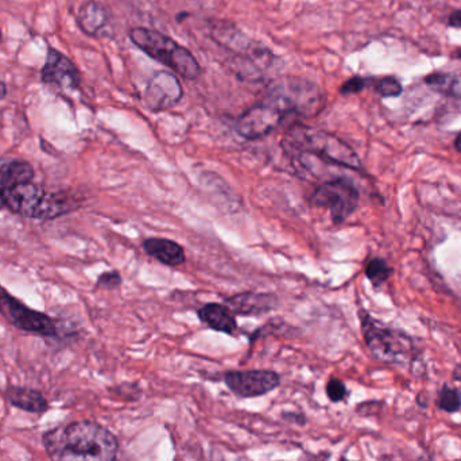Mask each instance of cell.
<instances>
[{
  "instance_id": "obj_17",
  "label": "cell",
  "mask_w": 461,
  "mask_h": 461,
  "mask_svg": "<svg viewBox=\"0 0 461 461\" xmlns=\"http://www.w3.org/2000/svg\"><path fill=\"white\" fill-rule=\"evenodd\" d=\"M108 23V13L97 2H88L77 14V24L86 34L97 35Z\"/></svg>"
},
{
  "instance_id": "obj_12",
  "label": "cell",
  "mask_w": 461,
  "mask_h": 461,
  "mask_svg": "<svg viewBox=\"0 0 461 461\" xmlns=\"http://www.w3.org/2000/svg\"><path fill=\"white\" fill-rule=\"evenodd\" d=\"M41 78L46 86L75 91L80 86L81 76L76 65L67 56L50 48L46 56L45 65L41 70Z\"/></svg>"
},
{
  "instance_id": "obj_10",
  "label": "cell",
  "mask_w": 461,
  "mask_h": 461,
  "mask_svg": "<svg viewBox=\"0 0 461 461\" xmlns=\"http://www.w3.org/2000/svg\"><path fill=\"white\" fill-rule=\"evenodd\" d=\"M224 383L240 398H257L281 386V376L274 371H230L224 375Z\"/></svg>"
},
{
  "instance_id": "obj_16",
  "label": "cell",
  "mask_w": 461,
  "mask_h": 461,
  "mask_svg": "<svg viewBox=\"0 0 461 461\" xmlns=\"http://www.w3.org/2000/svg\"><path fill=\"white\" fill-rule=\"evenodd\" d=\"M8 402L14 408L32 414H43L49 410V402L42 392L27 387L10 386L5 392Z\"/></svg>"
},
{
  "instance_id": "obj_6",
  "label": "cell",
  "mask_w": 461,
  "mask_h": 461,
  "mask_svg": "<svg viewBox=\"0 0 461 461\" xmlns=\"http://www.w3.org/2000/svg\"><path fill=\"white\" fill-rule=\"evenodd\" d=\"M267 97L287 116L311 118L316 116L324 107V97L319 87L303 78L282 80L268 92Z\"/></svg>"
},
{
  "instance_id": "obj_4",
  "label": "cell",
  "mask_w": 461,
  "mask_h": 461,
  "mask_svg": "<svg viewBox=\"0 0 461 461\" xmlns=\"http://www.w3.org/2000/svg\"><path fill=\"white\" fill-rule=\"evenodd\" d=\"M129 37L137 48L181 78L194 80L202 73V67L192 51L161 32L148 27H134L130 30Z\"/></svg>"
},
{
  "instance_id": "obj_8",
  "label": "cell",
  "mask_w": 461,
  "mask_h": 461,
  "mask_svg": "<svg viewBox=\"0 0 461 461\" xmlns=\"http://www.w3.org/2000/svg\"><path fill=\"white\" fill-rule=\"evenodd\" d=\"M0 314L8 324L16 329L41 337H54L59 333L56 322L41 311L32 310L21 300L11 295L5 287L0 286Z\"/></svg>"
},
{
  "instance_id": "obj_3",
  "label": "cell",
  "mask_w": 461,
  "mask_h": 461,
  "mask_svg": "<svg viewBox=\"0 0 461 461\" xmlns=\"http://www.w3.org/2000/svg\"><path fill=\"white\" fill-rule=\"evenodd\" d=\"M282 146L293 161L312 156L325 164L362 171V162L351 146L336 135L316 127L295 124L285 135Z\"/></svg>"
},
{
  "instance_id": "obj_26",
  "label": "cell",
  "mask_w": 461,
  "mask_h": 461,
  "mask_svg": "<svg viewBox=\"0 0 461 461\" xmlns=\"http://www.w3.org/2000/svg\"><path fill=\"white\" fill-rule=\"evenodd\" d=\"M5 95H7V87L0 81V100L5 99Z\"/></svg>"
},
{
  "instance_id": "obj_28",
  "label": "cell",
  "mask_w": 461,
  "mask_h": 461,
  "mask_svg": "<svg viewBox=\"0 0 461 461\" xmlns=\"http://www.w3.org/2000/svg\"><path fill=\"white\" fill-rule=\"evenodd\" d=\"M452 59L460 60L461 61V48L456 49V51H454V53L451 54Z\"/></svg>"
},
{
  "instance_id": "obj_23",
  "label": "cell",
  "mask_w": 461,
  "mask_h": 461,
  "mask_svg": "<svg viewBox=\"0 0 461 461\" xmlns=\"http://www.w3.org/2000/svg\"><path fill=\"white\" fill-rule=\"evenodd\" d=\"M122 284V276L118 271L102 273L97 279V289L113 290L118 289Z\"/></svg>"
},
{
  "instance_id": "obj_5",
  "label": "cell",
  "mask_w": 461,
  "mask_h": 461,
  "mask_svg": "<svg viewBox=\"0 0 461 461\" xmlns=\"http://www.w3.org/2000/svg\"><path fill=\"white\" fill-rule=\"evenodd\" d=\"M363 337L371 354L390 364H408L413 355L411 337L400 330L390 329L366 313L359 311Z\"/></svg>"
},
{
  "instance_id": "obj_27",
  "label": "cell",
  "mask_w": 461,
  "mask_h": 461,
  "mask_svg": "<svg viewBox=\"0 0 461 461\" xmlns=\"http://www.w3.org/2000/svg\"><path fill=\"white\" fill-rule=\"evenodd\" d=\"M455 149L461 154V133L457 135L456 140H455Z\"/></svg>"
},
{
  "instance_id": "obj_13",
  "label": "cell",
  "mask_w": 461,
  "mask_h": 461,
  "mask_svg": "<svg viewBox=\"0 0 461 461\" xmlns=\"http://www.w3.org/2000/svg\"><path fill=\"white\" fill-rule=\"evenodd\" d=\"M233 314L239 316H259L270 313L278 306V298L273 294H258V292H241L226 300Z\"/></svg>"
},
{
  "instance_id": "obj_7",
  "label": "cell",
  "mask_w": 461,
  "mask_h": 461,
  "mask_svg": "<svg viewBox=\"0 0 461 461\" xmlns=\"http://www.w3.org/2000/svg\"><path fill=\"white\" fill-rule=\"evenodd\" d=\"M360 194L349 179L338 178L317 186L309 202L313 207L330 211L335 224H341L354 214L359 206Z\"/></svg>"
},
{
  "instance_id": "obj_9",
  "label": "cell",
  "mask_w": 461,
  "mask_h": 461,
  "mask_svg": "<svg viewBox=\"0 0 461 461\" xmlns=\"http://www.w3.org/2000/svg\"><path fill=\"white\" fill-rule=\"evenodd\" d=\"M286 114L267 97L239 116L235 130L244 140H260L278 129Z\"/></svg>"
},
{
  "instance_id": "obj_15",
  "label": "cell",
  "mask_w": 461,
  "mask_h": 461,
  "mask_svg": "<svg viewBox=\"0 0 461 461\" xmlns=\"http://www.w3.org/2000/svg\"><path fill=\"white\" fill-rule=\"evenodd\" d=\"M200 321L210 327L216 332L226 333V335H233L238 329L235 316L227 305L221 303H207L197 311Z\"/></svg>"
},
{
  "instance_id": "obj_2",
  "label": "cell",
  "mask_w": 461,
  "mask_h": 461,
  "mask_svg": "<svg viewBox=\"0 0 461 461\" xmlns=\"http://www.w3.org/2000/svg\"><path fill=\"white\" fill-rule=\"evenodd\" d=\"M49 194L34 183V170L23 160L0 165V210L45 221Z\"/></svg>"
},
{
  "instance_id": "obj_18",
  "label": "cell",
  "mask_w": 461,
  "mask_h": 461,
  "mask_svg": "<svg viewBox=\"0 0 461 461\" xmlns=\"http://www.w3.org/2000/svg\"><path fill=\"white\" fill-rule=\"evenodd\" d=\"M432 91L461 100V72H435L424 78Z\"/></svg>"
},
{
  "instance_id": "obj_14",
  "label": "cell",
  "mask_w": 461,
  "mask_h": 461,
  "mask_svg": "<svg viewBox=\"0 0 461 461\" xmlns=\"http://www.w3.org/2000/svg\"><path fill=\"white\" fill-rule=\"evenodd\" d=\"M143 251L167 267H180L186 262L185 249L169 238H148L143 243Z\"/></svg>"
},
{
  "instance_id": "obj_29",
  "label": "cell",
  "mask_w": 461,
  "mask_h": 461,
  "mask_svg": "<svg viewBox=\"0 0 461 461\" xmlns=\"http://www.w3.org/2000/svg\"><path fill=\"white\" fill-rule=\"evenodd\" d=\"M0 41H2V32H0Z\"/></svg>"
},
{
  "instance_id": "obj_25",
  "label": "cell",
  "mask_w": 461,
  "mask_h": 461,
  "mask_svg": "<svg viewBox=\"0 0 461 461\" xmlns=\"http://www.w3.org/2000/svg\"><path fill=\"white\" fill-rule=\"evenodd\" d=\"M448 24L451 27H455V29H461V10L454 11L449 15Z\"/></svg>"
},
{
  "instance_id": "obj_20",
  "label": "cell",
  "mask_w": 461,
  "mask_h": 461,
  "mask_svg": "<svg viewBox=\"0 0 461 461\" xmlns=\"http://www.w3.org/2000/svg\"><path fill=\"white\" fill-rule=\"evenodd\" d=\"M392 273V268L382 259H373L366 267V276L374 284V287L382 286L384 281H389Z\"/></svg>"
},
{
  "instance_id": "obj_22",
  "label": "cell",
  "mask_w": 461,
  "mask_h": 461,
  "mask_svg": "<svg viewBox=\"0 0 461 461\" xmlns=\"http://www.w3.org/2000/svg\"><path fill=\"white\" fill-rule=\"evenodd\" d=\"M347 387L340 379L332 378L327 383V395L332 402H341L346 400Z\"/></svg>"
},
{
  "instance_id": "obj_19",
  "label": "cell",
  "mask_w": 461,
  "mask_h": 461,
  "mask_svg": "<svg viewBox=\"0 0 461 461\" xmlns=\"http://www.w3.org/2000/svg\"><path fill=\"white\" fill-rule=\"evenodd\" d=\"M367 88H373L382 97H397L403 91L401 81L393 76L379 78H367Z\"/></svg>"
},
{
  "instance_id": "obj_24",
  "label": "cell",
  "mask_w": 461,
  "mask_h": 461,
  "mask_svg": "<svg viewBox=\"0 0 461 461\" xmlns=\"http://www.w3.org/2000/svg\"><path fill=\"white\" fill-rule=\"evenodd\" d=\"M367 88V78H349L343 86L340 87L341 95H352L357 94V92L363 91Z\"/></svg>"
},
{
  "instance_id": "obj_21",
  "label": "cell",
  "mask_w": 461,
  "mask_h": 461,
  "mask_svg": "<svg viewBox=\"0 0 461 461\" xmlns=\"http://www.w3.org/2000/svg\"><path fill=\"white\" fill-rule=\"evenodd\" d=\"M438 405L441 410L447 411V413H455V411L460 410V392L457 390L449 389L447 386L444 387L440 392V395H438Z\"/></svg>"
},
{
  "instance_id": "obj_1",
  "label": "cell",
  "mask_w": 461,
  "mask_h": 461,
  "mask_svg": "<svg viewBox=\"0 0 461 461\" xmlns=\"http://www.w3.org/2000/svg\"><path fill=\"white\" fill-rule=\"evenodd\" d=\"M43 448L53 460L111 461L118 456V438L95 421H76L49 430L42 436Z\"/></svg>"
},
{
  "instance_id": "obj_11",
  "label": "cell",
  "mask_w": 461,
  "mask_h": 461,
  "mask_svg": "<svg viewBox=\"0 0 461 461\" xmlns=\"http://www.w3.org/2000/svg\"><path fill=\"white\" fill-rule=\"evenodd\" d=\"M183 94V86L177 76L159 70L148 81L143 92V103L153 113H161L175 107Z\"/></svg>"
}]
</instances>
